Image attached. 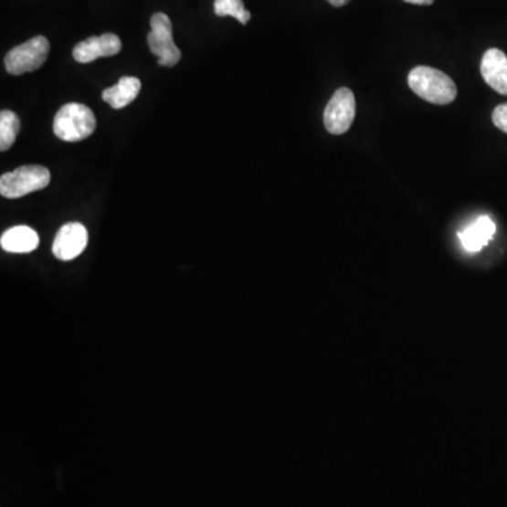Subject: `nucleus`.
<instances>
[{
    "label": "nucleus",
    "mask_w": 507,
    "mask_h": 507,
    "mask_svg": "<svg viewBox=\"0 0 507 507\" xmlns=\"http://www.w3.org/2000/svg\"><path fill=\"white\" fill-rule=\"evenodd\" d=\"M409 87L418 98L434 105H449L457 98L454 80L430 67H416L409 74Z\"/></svg>",
    "instance_id": "f257e3e1"
},
{
    "label": "nucleus",
    "mask_w": 507,
    "mask_h": 507,
    "mask_svg": "<svg viewBox=\"0 0 507 507\" xmlns=\"http://www.w3.org/2000/svg\"><path fill=\"white\" fill-rule=\"evenodd\" d=\"M53 129L62 142H82L95 132L96 117L88 106L68 103L56 114Z\"/></svg>",
    "instance_id": "f03ea898"
},
{
    "label": "nucleus",
    "mask_w": 507,
    "mask_h": 507,
    "mask_svg": "<svg viewBox=\"0 0 507 507\" xmlns=\"http://www.w3.org/2000/svg\"><path fill=\"white\" fill-rule=\"evenodd\" d=\"M51 174L46 166L25 165L0 178V194L7 199H19L48 186Z\"/></svg>",
    "instance_id": "7ed1b4c3"
},
{
    "label": "nucleus",
    "mask_w": 507,
    "mask_h": 507,
    "mask_svg": "<svg viewBox=\"0 0 507 507\" xmlns=\"http://www.w3.org/2000/svg\"><path fill=\"white\" fill-rule=\"evenodd\" d=\"M150 25L147 41L151 53L157 56L161 67H175L181 61L182 54L173 38V23L165 13H155Z\"/></svg>",
    "instance_id": "20e7f679"
},
{
    "label": "nucleus",
    "mask_w": 507,
    "mask_h": 507,
    "mask_svg": "<svg viewBox=\"0 0 507 507\" xmlns=\"http://www.w3.org/2000/svg\"><path fill=\"white\" fill-rule=\"evenodd\" d=\"M49 53V41L43 36L31 38L10 49L5 57L6 71L10 75H23L43 67Z\"/></svg>",
    "instance_id": "39448f33"
},
{
    "label": "nucleus",
    "mask_w": 507,
    "mask_h": 507,
    "mask_svg": "<svg viewBox=\"0 0 507 507\" xmlns=\"http://www.w3.org/2000/svg\"><path fill=\"white\" fill-rule=\"evenodd\" d=\"M355 119V98L348 88H340L324 111V126L334 135L344 134Z\"/></svg>",
    "instance_id": "423d86ee"
},
{
    "label": "nucleus",
    "mask_w": 507,
    "mask_h": 507,
    "mask_svg": "<svg viewBox=\"0 0 507 507\" xmlns=\"http://www.w3.org/2000/svg\"><path fill=\"white\" fill-rule=\"evenodd\" d=\"M88 246V230L80 223H68L57 233L53 244L54 256L61 261H71L85 251Z\"/></svg>",
    "instance_id": "0eeeda50"
},
{
    "label": "nucleus",
    "mask_w": 507,
    "mask_h": 507,
    "mask_svg": "<svg viewBox=\"0 0 507 507\" xmlns=\"http://www.w3.org/2000/svg\"><path fill=\"white\" fill-rule=\"evenodd\" d=\"M121 41L117 37L116 34L106 33L101 34L99 37H90L88 40L80 41L74 51L75 61L80 64H90L99 58L105 57H113L121 53Z\"/></svg>",
    "instance_id": "6e6552de"
},
{
    "label": "nucleus",
    "mask_w": 507,
    "mask_h": 507,
    "mask_svg": "<svg viewBox=\"0 0 507 507\" xmlns=\"http://www.w3.org/2000/svg\"><path fill=\"white\" fill-rule=\"evenodd\" d=\"M481 74L489 87L501 95L507 96V57L498 48H491L483 54Z\"/></svg>",
    "instance_id": "1a4fd4ad"
},
{
    "label": "nucleus",
    "mask_w": 507,
    "mask_h": 507,
    "mask_svg": "<svg viewBox=\"0 0 507 507\" xmlns=\"http://www.w3.org/2000/svg\"><path fill=\"white\" fill-rule=\"evenodd\" d=\"M496 233V225L492 218L488 216L478 217L472 225L459 231V237L462 247L467 251L478 252L488 246L489 241L492 240Z\"/></svg>",
    "instance_id": "9d476101"
},
{
    "label": "nucleus",
    "mask_w": 507,
    "mask_h": 507,
    "mask_svg": "<svg viewBox=\"0 0 507 507\" xmlns=\"http://www.w3.org/2000/svg\"><path fill=\"white\" fill-rule=\"evenodd\" d=\"M38 243H40V237L27 226H16L9 228L0 238L2 248L13 254H27L37 248Z\"/></svg>",
    "instance_id": "9b49d317"
},
{
    "label": "nucleus",
    "mask_w": 507,
    "mask_h": 507,
    "mask_svg": "<svg viewBox=\"0 0 507 507\" xmlns=\"http://www.w3.org/2000/svg\"><path fill=\"white\" fill-rule=\"evenodd\" d=\"M140 90H142V82L139 78L123 77L114 87L105 90L101 98L108 101L111 108L119 111L130 105L139 96Z\"/></svg>",
    "instance_id": "f8f14e48"
},
{
    "label": "nucleus",
    "mask_w": 507,
    "mask_h": 507,
    "mask_svg": "<svg viewBox=\"0 0 507 507\" xmlns=\"http://www.w3.org/2000/svg\"><path fill=\"white\" fill-rule=\"evenodd\" d=\"M20 132V121L12 111L0 113V150L7 151L15 144Z\"/></svg>",
    "instance_id": "ddd939ff"
},
{
    "label": "nucleus",
    "mask_w": 507,
    "mask_h": 507,
    "mask_svg": "<svg viewBox=\"0 0 507 507\" xmlns=\"http://www.w3.org/2000/svg\"><path fill=\"white\" fill-rule=\"evenodd\" d=\"M215 13L218 17L231 16L241 25H247L251 19V13L244 6L243 0H215Z\"/></svg>",
    "instance_id": "4468645a"
},
{
    "label": "nucleus",
    "mask_w": 507,
    "mask_h": 507,
    "mask_svg": "<svg viewBox=\"0 0 507 507\" xmlns=\"http://www.w3.org/2000/svg\"><path fill=\"white\" fill-rule=\"evenodd\" d=\"M492 121L493 124H495L499 130H502V132L507 134V103L499 105L498 108L493 111Z\"/></svg>",
    "instance_id": "2eb2a0df"
},
{
    "label": "nucleus",
    "mask_w": 507,
    "mask_h": 507,
    "mask_svg": "<svg viewBox=\"0 0 507 507\" xmlns=\"http://www.w3.org/2000/svg\"><path fill=\"white\" fill-rule=\"evenodd\" d=\"M407 4L420 5V6H428L433 4L434 0H405Z\"/></svg>",
    "instance_id": "dca6fc26"
},
{
    "label": "nucleus",
    "mask_w": 507,
    "mask_h": 507,
    "mask_svg": "<svg viewBox=\"0 0 507 507\" xmlns=\"http://www.w3.org/2000/svg\"><path fill=\"white\" fill-rule=\"evenodd\" d=\"M327 2H329L330 5H333V6L342 7L344 6V5H347L350 0H327Z\"/></svg>",
    "instance_id": "f3484780"
}]
</instances>
